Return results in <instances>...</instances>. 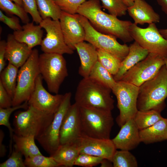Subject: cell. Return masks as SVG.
<instances>
[{
    "mask_svg": "<svg viewBox=\"0 0 167 167\" xmlns=\"http://www.w3.org/2000/svg\"><path fill=\"white\" fill-rule=\"evenodd\" d=\"M32 49L16 40L13 34L8 35L6 41L5 59L18 68L21 67L31 55Z\"/></svg>",
    "mask_w": 167,
    "mask_h": 167,
    "instance_id": "d6986e66",
    "label": "cell"
},
{
    "mask_svg": "<svg viewBox=\"0 0 167 167\" xmlns=\"http://www.w3.org/2000/svg\"><path fill=\"white\" fill-rule=\"evenodd\" d=\"M139 88L134 84L120 80L116 81L112 89L116 97L119 111L116 121L120 127L129 119H134L138 110L137 100Z\"/></svg>",
    "mask_w": 167,
    "mask_h": 167,
    "instance_id": "9c48e42d",
    "label": "cell"
},
{
    "mask_svg": "<svg viewBox=\"0 0 167 167\" xmlns=\"http://www.w3.org/2000/svg\"><path fill=\"white\" fill-rule=\"evenodd\" d=\"M149 53L147 50L135 41L129 46V51L127 55L121 62L117 73L113 76L115 80L116 81H120L126 72L138 62L145 59Z\"/></svg>",
    "mask_w": 167,
    "mask_h": 167,
    "instance_id": "603a6c76",
    "label": "cell"
},
{
    "mask_svg": "<svg viewBox=\"0 0 167 167\" xmlns=\"http://www.w3.org/2000/svg\"><path fill=\"white\" fill-rule=\"evenodd\" d=\"M25 165L28 167H57L60 166L51 156L45 157L42 154L25 158Z\"/></svg>",
    "mask_w": 167,
    "mask_h": 167,
    "instance_id": "d590c367",
    "label": "cell"
},
{
    "mask_svg": "<svg viewBox=\"0 0 167 167\" xmlns=\"http://www.w3.org/2000/svg\"><path fill=\"white\" fill-rule=\"evenodd\" d=\"M23 155L14 146L9 158L0 164V167H25Z\"/></svg>",
    "mask_w": 167,
    "mask_h": 167,
    "instance_id": "f35d334b",
    "label": "cell"
},
{
    "mask_svg": "<svg viewBox=\"0 0 167 167\" xmlns=\"http://www.w3.org/2000/svg\"><path fill=\"white\" fill-rule=\"evenodd\" d=\"M43 78L40 74L37 76L34 90L28 101V105L40 111L54 114L62 100L64 95H53L43 85Z\"/></svg>",
    "mask_w": 167,
    "mask_h": 167,
    "instance_id": "5bb4252c",
    "label": "cell"
},
{
    "mask_svg": "<svg viewBox=\"0 0 167 167\" xmlns=\"http://www.w3.org/2000/svg\"><path fill=\"white\" fill-rule=\"evenodd\" d=\"M19 68L9 63L0 73V82L13 99L15 93Z\"/></svg>",
    "mask_w": 167,
    "mask_h": 167,
    "instance_id": "4316f807",
    "label": "cell"
},
{
    "mask_svg": "<svg viewBox=\"0 0 167 167\" xmlns=\"http://www.w3.org/2000/svg\"><path fill=\"white\" fill-rule=\"evenodd\" d=\"M14 2L15 3L23 7V4L22 0H10Z\"/></svg>",
    "mask_w": 167,
    "mask_h": 167,
    "instance_id": "681fc988",
    "label": "cell"
},
{
    "mask_svg": "<svg viewBox=\"0 0 167 167\" xmlns=\"http://www.w3.org/2000/svg\"><path fill=\"white\" fill-rule=\"evenodd\" d=\"M39 66L49 92L58 94L61 84L68 75L66 62L62 55L43 53L39 55Z\"/></svg>",
    "mask_w": 167,
    "mask_h": 167,
    "instance_id": "52a82bcc",
    "label": "cell"
},
{
    "mask_svg": "<svg viewBox=\"0 0 167 167\" xmlns=\"http://www.w3.org/2000/svg\"><path fill=\"white\" fill-rule=\"evenodd\" d=\"M88 0H54L61 11L72 15L77 14L80 5Z\"/></svg>",
    "mask_w": 167,
    "mask_h": 167,
    "instance_id": "8d00e7d4",
    "label": "cell"
},
{
    "mask_svg": "<svg viewBox=\"0 0 167 167\" xmlns=\"http://www.w3.org/2000/svg\"><path fill=\"white\" fill-rule=\"evenodd\" d=\"M54 115L28 105L26 110L15 113L13 122L14 134L20 136L32 135L36 139L49 125Z\"/></svg>",
    "mask_w": 167,
    "mask_h": 167,
    "instance_id": "5b68a950",
    "label": "cell"
},
{
    "mask_svg": "<svg viewBox=\"0 0 167 167\" xmlns=\"http://www.w3.org/2000/svg\"><path fill=\"white\" fill-rule=\"evenodd\" d=\"M39 55L37 49H32L29 58L19 70L16 89L12 99V106L28 101L33 92L36 78L40 74Z\"/></svg>",
    "mask_w": 167,
    "mask_h": 167,
    "instance_id": "8992f818",
    "label": "cell"
},
{
    "mask_svg": "<svg viewBox=\"0 0 167 167\" xmlns=\"http://www.w3.org/2000/svg\"><path fill=\"white\" fill-rule=\"evenodd\" d=\"M19 19L13 15L8 17L5 15L2 11H0V21L14 31L20 30L22 28V26L20 23Z\"/></svg>",
    "mask_w": 167,
    "mask_h": 167,
    "instance_id": "60d3db41",
    "label": "cell"
},
{
    "mask_svg": "<svg viewBox=\"0 0 167 167\" xmlns=\"http://www.w3.org/2000/svg\"><path fill=\"white\" fill-rule=\"evenodd\" d=\"M112 89L89 77L83 78L77 87L75 103L79 107L112 111L114 100Z\"/></svg>",
    "mask_w": 167,
    "mask_h": 167,
    "instance_id": "7a4b0ae2",
    "label": "cell"
},
{
    "mask_svg": "<svg viewBox=\"0 0 167 167\" xmlns=\"http://www.w3.org/2000/svg\"><path fill=\"white\" fill-rule=\"evenodd\" d=\"M165 65V59L149 53L145 59L126 72L120 80L139 87L156 76Z\"/></svg>",
    "mask_w": 167,
    "mask_h": 167,
    "instance_id": "7c38bea8",
    "label": "cell"
},
{
    "mask_svg": "<svg viewBox=\"0 0 167 167\" xmlns=\"http://www.w3.org/2000/svg\"><path fill=\"white\" fill-rule=\"evenodd\" d=\"M141 142L149 144L167 140V118H163L155 123L139 130Z\"/></svg>",
    "mask_w": 167,
    "mask_h": 167,
    "instance_id": "cb8c5ba5",
    "label": "cell"
},
{
    "mask_svg": "<svg viewBox=\"0 0 167 167\" xmlns=\"http://www.w3.org/2000/svg\"><path fill=\"white\" fill-rule=\"evenodd\" d=\"M75 143L80 153L101 157L111 161L117 150L112 139H97L81 135Z\"/></svg>",
    "mask_w": 167,
    "mask_h": 167,
    "instance_id": "9a60e30c",
    "label": "cell"
},
{
    "mask_svg": "<svg viewBox=\"0 0 167 167\" xmlns=\"http://www.w3.org/2000/svg\"><path fill=\"white\" fill-rule=\"evenodd\" d=\"M6 41L2 40L0 41V73L5 68Z\"/></svg>",
    "mask_w": 167,
    "mask_h": 167,
    "instance_id": "7bdbcfd3",
    "label": "cell"
},
{
    "mask_svg": "<svg viewBox=\"0 0 167 167\" xmlns=\"http://www.w3.org/2000/svg\"><path fill=\"white\" fill-rule=\"evenodd\" d=\"M0 8L9 15H16L24 24L29 22L28 13L24 7L10 0H0Z\"/></svg>",
    "mask_w": 167,
    "mask_h": 167,
    "instance_id": "d6a6232c",
    "label": "cell"
},
{
    "mask_svg": "<svg viewBox=\"0 0 167 167\" xmlns=\"http://www.w3.org/2000/svg\"><path fill=\"white\" fill-rule=\"evenodd\" d=\"M28 107V101H25L22 104L15 106L3 108L0 107V125L6 127L9 132L10 140L9 144V155L12 151V143L13 142V133L14 129L11 127L9 122L10 117L11 113L15 111L20 109H27Z\"/></svg>",
    "mask_w": 167,
    "mask_h": 167,
    "instance_id": "4dcf8cb0",
    "label": "cell"
},
{
    "mask_svg": "<svg viewBox=\"0 0 167 167\" xmlns=\"http://www.w3.org/2000/svg\"><path fill=\"white\" fill-rule=\"evenodd\" d=\"M162 11L167 15V0H156Z\"/></svg>",
    "mask_w": 167,
    "mask_h": 167,
    "instance_id": "f6af8a7d",
    "label": "cell"
},
{
    "mask_svg": "<svg viewBox=\"0 0 167 167\" xmlns=\"http://www.w3.org/2000/svg\"><path fill=\"white\" fill-rule=\"evenodd\" d=\"M81 135L80 107L75 102L71 105L63 119L60 133V144L74 143Z\"/></svg>",
    "mask_w": 167,
    "mask_h": 167,
    "instance_id": "2e32d148",
    "label": "cell"
},
{
    "mask_svg": "<svg viewBox=\"0 0 167 167\" xmlns=\"http://www.w3.org/2000/svg\"><path fill=\"white\" fill-rule=\"evenodd\" d=\"M130 32L133 40L149 53L165 60L167 58V39L161 35L155 23L149 24L147 28H143L132 23Z\"/></svg>",
    "mask_w": 167,
    "mask_h": 167,
    "instance_id": "30bf717a",
    "label": "cell"
},
{
    "mask_svg": "<svg viewBox=\"0 0 167 167\" xmlns=\"http://www.w3.org/2000/svg\"><path fill=\"white\" fill-rule=\"evenodd\" d=\"M135 0H124V2L128 7L132 6Z\"/></svg>",
    "mask_w": 167,
    "mask_h": 167,
    "instance_id": "c3c4849f",
    "label": "cell"
},
{
    "mask_svg": "<svg viewBox=\"0 0 167 167\" xmlns=\"http://www.w3.org/2000/svg\"><path fill=\"white\" fill-rule=\"evenodd\" d=\"M101 8L99 0H88L80 5L77 13L86 18L93 27L101 33L114 36L124 43L134 40L130 32L132 23L107 14Z\"/></svg>",
    "mask_w": 167,
    "mask_h": 167,
    "instance_id": "6da1fadb",
    "label": "cell"
},
{
    "mask_svg": "<svg viewBox=\"0 0 167 167\" xmlns=\"http://www.w3.org/2000/svg\"><path fill=\"white\" fill-rule=\"evenodd\" d=\"M75 15L84 29L85 41L92 45L97 49L112 54L121 62L125 58L129 51V46L126 44H120L114 36L98 31L84 16L77 13Z\"/></svg>",
    "mask_w": 167,
    "mask_h": 167,
    "instance_id": "ba28073f",
    "label": "cell"
},
{
    "mask_svg": "<svg viewBox=\"0 0 167 167\" xmlns=\"http://www.w3.org/2000/svg\"><path fill=\"white\" fill-rule=\"evenodd\" d=\"M23 7L32 16L33 22L39 24L42 20L38 11L36 0H22Z\"/></svg>",
    "mask_w": 167,
    "mask_h": 167,
    "instance_id": "ab89813d",
    "label": "cell"
},
{
    "mask_svg": "<svg viewBox=\"0 0 167 167\" xmlns=\"http://www.w3.org/2000/svg\"><path fill=\"white\" fill-rule=\"evenodd\" d=\"M167 97V69L165 65L154 78L139 87L137 100L138 110H154L161 113Z\"/></svg>",
    "mask_w": 167,
    "mask_h": 167,
    "instance_id": "3957f363",
    "label": "cell"
},
{
    "mask_svg": "<svg viewBox=\"0 0 167 167\" xmlns=\"http://www.w3.org/2000/svg\"><path fill=\"white\" fill-rule=\"evenodd\" d=\"M12 99L0 82V107L3 108L12 106Z\"/></svg>",
    "mask_w": 167,
    "mask_h": 167,
    "instance_id": "b9f144b4",
    "label": "cell"
},
{
    "mask_svg": "<svg viewBox=\"0 0 167 167\" xmlns=\"http://www.w3.org/2000/svg\"><path fill=\"white\" fill-rule=\"evenodd\" d=\"M72 93H65L54 118L46 129L36 139L41 146L50 156L52 155L60 145V133L64 117L71 105Z\"/></svg>",
    "mask_w": 167,
    "mask_h": 167,
    "instance_id": "8fae6325",
    "label": "cell"
},
{
    "mask_svg": "<svg viewBox=\"0 0 167 167\" xmlns=\"http://www.w3.org/2000/svg\"><path fill=\"white\" fill-rule=\"evenodd\" d=\"M65 41L73 50L78 43L85 41L84 29L75 14L72 15L61 11L59 19Z\"/></svg>",
    "mask_w": 167,
    "mask_h": 167,
    "instance_id": "e0dca14e",
    "label": "cell"
},
{
    "mask_svg": "<svg viewBox=\"0 0 167 167\" xmlns=\"http://www.w3.org/2000/svg\"><path fill=\"white\" fill-rule=\"evenodd\" d=\"M38 10L42 19L49 18L59 20L61 10L54 0H36Z\"/></svg>",
    "mask_w": 167,
    "mask_h": 167,
    "instance_id": "f1b7e54d",
    "label": "cell"
},
{
    "mask_svg": "<svg viewBox=\"0 0 167 167\" xmlns=\"http://www.w3.org/2000/svg\"><path fill=\"white\" fill-rule=\"evenodd\" d=\"M100 0L102 3V7L107 10L110 14L117 17L126 14L128 7L124 0Z\"/></svg>",
    "mask_w": 167,
    "mask_h": 167,
    "instance_id": "e575fe53",
    "label": "cell"
},
{
    "mask_svg": "<svg viewBox=\"0 0 167 167\" xmlns=\"http://www.w3.org/2000/svg\"><path fill=\"white\" fill-rule=\"evenodd\" d=\"M89 77L111 89L116 81L112 75L98 61L92 69Z\"/></svg>",
    "mask_w": 167,
    "mask_h": 167,
    "instance_id": "f546056e",
    "label": "cell"
},
{
    "mask_svg": "<svg viewBox=\"0 0 167 167\" xmlns=\"http://www.w3.org/2000/svg\"><path fill=\"white\" fill-rule=\"evenodd\" d=\"M159 31L163 37L167 39V28L160 29Z\"/></svg>",
    "mask_w": 167,
    "mask_h": 167,
    "instance_id": "7dc6e473",
    "label": "cell"
},
{
    "mask_svg": "<svg viewBox=\"0 0 167 167\" xmlns=\"http://www.w3.org/2000/svg\"><path fill=\"white\" fill-rule=\"evenodd\" d=\"M101 164V167H113L112 162L106 159H103Z\"/></svg>",
    "mask_w": 167,
    "mask_h": 167,
    "instance_id": "bcb514c9",
    "label": "cell"
},
{
    "mask_svg": "<svg viewBox=\"0 0 167 167\" xmlns=\"http://www.w3.org/2000/svg\"><path fill=\"white\" fill-rule=\"evenodd\" d=\"M81 135L109 139L114 119L111 111L80 107Z\"/></svg>",
    "mask_w": 167,
    "mask_h": 167,
    "instance_id": "277c9868",
    "label": "cell"
},
{
    "mask_svg": "<svg viewBox=\"0 0 167 167\" xmlns=\"http://www.w3.org/2000/svg\"><path fill=\"white\" fill-rule=\"evenodd\" d=\"M75 49L80 61L79 74L83 78L88 77L98 61L97 49L90 43L84 41L76 45Z\"/></svg>",
    "mask_w": 167,
    "mask_h": 167,
    "instance_id": "44dd1931",
    "label": "cell"
},
{
    "mask_svg": "<svg viewBox=\"0 0 167 167\" xmlns=\"http://www.w3.org/2000/svg\"><path fill=\"white\" fill-rule=\"evenodd\" d=\"M98 61L114 76L117 73L121 61L112 54L105 51L97 49Z\"/></svg>",
    "mask_w": 167,
    "mask_h": 167,
    "instance_id": "1f68e13d",
    "label": "cell"
},
{
    "mask_svg": "<svg viewBox=\"0 0 167 167\" xmlns=\"http://www.w3.org/2000/svg\"><path fill=\"white\" fill-rule=\"evenodd\" d=\"M167 69V58L165 60V65Z\"/></svg>",
    "mask_w": 167,
    "mask_h": 167,
    "instance_id": "f907efd6",
    "label": "cell"
},
{
    "mask_svg": "<svg viewBox=\"0 0 167 167\" xmlns=\"http://www.w3.org/2000/svg\"><path fill=\"white\" fill-rule=\"evenodd\" d=\"M39 24L46 32L40 45L45 53L72 54L74 50L66 44L61 29L59 20L48 18L43 19Z\"/></svg>",
    "mask_w": 167,
    "mask_h": 167,
    "instance_id": "4fadbf2b",
    "label": "cell"
},
{
    "mask_svg": "<svg viewBox=\"0 0 167 167\" xmlns=\"http://www.w3.org/2000/svg\"><path fill=\"white\" fill-rule=\"evenodd\" d=\"M33 135L20 136L14 134V146L19 151L25 158L42 154L35 142Z\"/></svg>",
    "mask_w": 167,
    "mask_h": 167,
    "instance_id": "484cf974",
    "label": "cell"
},
{
    "mask_svg": "<svg viewBox=\"0 0 167 167\" xmlns=\"http://www.w3.org/2000/svg\"><path fill=\"white\" fill-rule=\"evenodd\" d=\"M80 154L76 144H60L54 153L50 156L60 166L72 167Z\"/></svg>",
    "mask_w": 167,
    "mask_h": 167,
    "instance_id": "d4e9b609",
    "label": "cell"
},
{
    "mask_svg": "<svg viewBox=\"0 0 167 167\" xmlns=\"http://www.w3.org/2000/svg\"><path fill=\"white\" fill-rule=\"evenodd\" d=\"M4 137V134L3 131L0 130V156L3 157L5 156L7 151L6 146L3 144V140Z\"/></svg>",
    "mask_w": 167,
    "mask_h": 167,
    "instance_id": "ee69618b",
    "label": "cell"
},
{
    "mask_svg": "<svg viewBox=\"0 0 167 167\" xmlns=\"http://www.w3.org/2000/svg\"><path fill=\"white\" fill-rule=\"evenodd\" d=\"M139 131L133 118L127 121L112 139L117 149L130 151L136 148L141 142Z\"/></svg>",
    "mask_w": 167,
    "mask_h": 167,
    "instance_id": "ac0fdd59",
    "label": "cell"
},
{
    "mask_svg": "<svg viewBox=\"0 0 167 167\" xmlns=\"http://www.w3.org/2000/svg\"><path fill=\"white\" fill-rule=\"evenodd\" d=\"M162 118L161 113L154 110H138L134 120L141 130L150 126Z\"/></svg>",
    "mask_w": 167,
    "mask_h": 167,
    "instance_id": "83f0119b",
    "label": "cell"
},
{
    "mask_svg": "<svg viewBox=\"0 0 167 167\" xmlns=\"http://www.w3.org/2000/svg\"><path fill=\"white\" fill-rule=\"evenodd\" d=\"M127 11L136 25L156 24L160 21V15L144 0H135L132 6L128 7Z\"/></svg>",
    "mask_w": 167,
    "mask_h": 167,
    "instance_id": "ffe728a7",
    "label": "cell"
},
{
    "mask_svg": "<svg viewBox=\"0 0 167 167\" xmlns=\"http://www.w3.org/2000/svg\"><path fill=\"white\" fill-rule=\"evenodd\" d=\"M103 159L101 157L84 153H80L76 158L74 165L92 167L101 164Z\"/></svg>",
    "mask_w": 167,
    "mask_h": 167,
    "instance_id": "74e56055",
    "label": "cell"
},
{
    "mask_svg": "<svg viewBox=\"0 0 167 167\" xmlns=\"http://www.w3.org/2000/svg\"><path fill=\"white\" fill-rule=\"evenodd\" d=\"M39 25L33 22L24 24L20 30L14 31L13 35L18 41L26 44L30 49L41 45L42 41L43 31Z\"/></svg>",
    "mask_w": 167,
    "mask_h": 167,
    "instance_id": "7402d4cb",
    "label": "cell"
},
{
    "mask_svg": "<svg viewBox=\"0 0 167 167\" xmlns=\"http://www.w3.org/2000/svg\"><path fill=\"white\" fill-rule=\"evenodd\" d=\"M113 167H137V159L129 151L116 150L112 159Z\"/></svg>",
    "mask_w": 167,
    "mask_h": 167,
    "instance_id": "836d02e7",
    "label": "cell"
}]
</instances>
